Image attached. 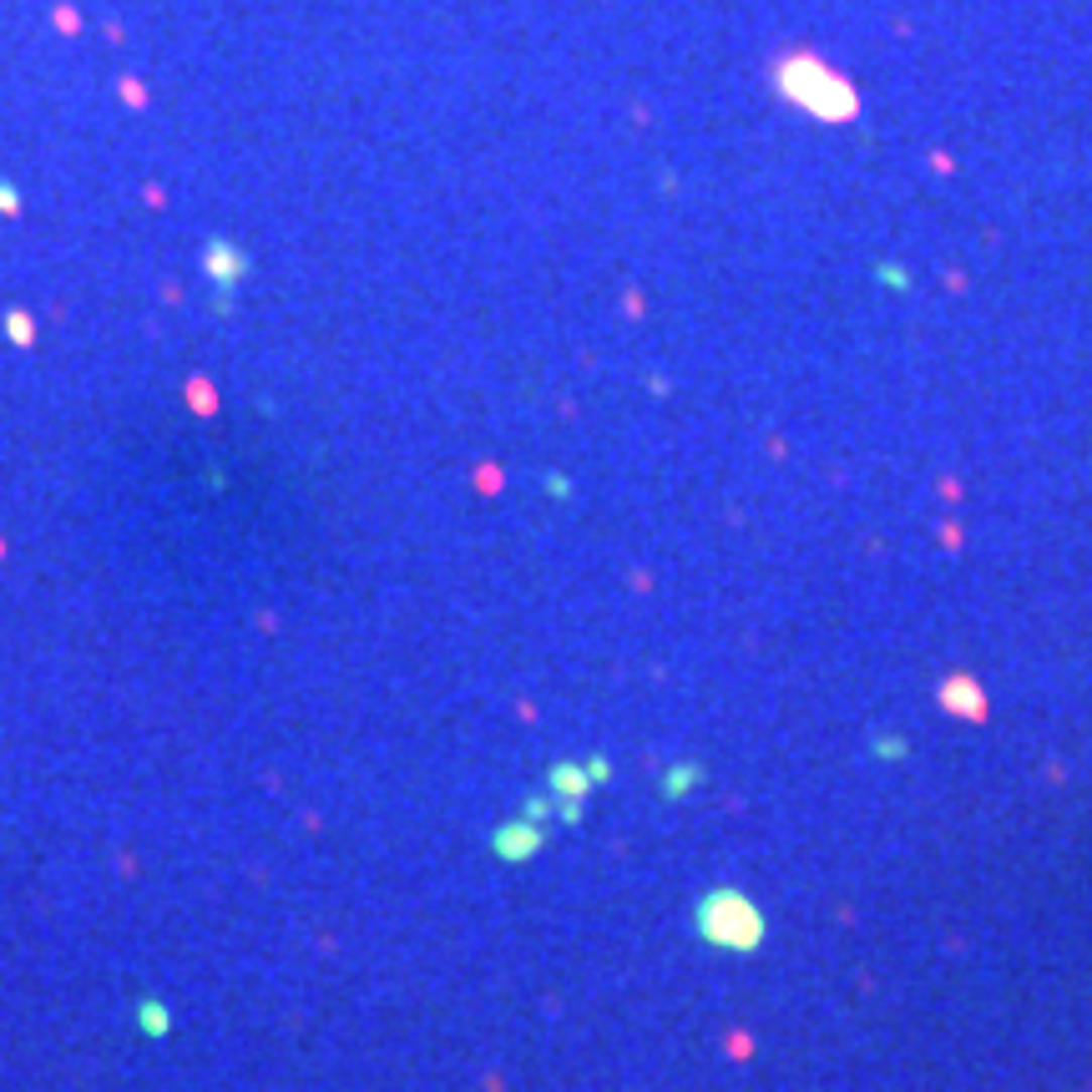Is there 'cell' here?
Segmentation results:
<instances>
[{"label":"cell","mask_w":1092,"mask_h":1092,"mask_svg":"<svg viewBox=\"0 0 1092 1092\" xmlns=\"http://www.w3.org/2000/svg\"><path fill=\"white\" fill-rule=\"evenodd\" d=\"M557 790H567V795H582V790H587V779H582L577 769H557Z\"/></svg>","instance_id":"3"},{"label":"cell","mask_w":1092,"mask_h":1092,"mask_svg":"<svg viewBox=\"0 0 1092 1092\" xmlns=\"http://www.w3.org/2000/svg\"><path fill=\"white\" fill-rule=\"evenodd\" d=\"M941 698H946V708H956V713H981V693H976V683H966V678H951V683L941 688Z\"/></svg>","instance_id":"2"},{"label":"cell","mask_w":1092,"mask_h":1092,"mask_svg":"<svg viewBox=\"0 0 1092 1092\" xmlns=\"http://www.w3.org/2000/svg\"><path fill=\"white\" fill-rule=\"evenodd\" d=\"M698 931H703V941H713V946L754 951V946L764 941V916H759L754 900L739 895V890H713V895L698 905Z\"/></svg>","instance_id":"1"}]
</instances>
